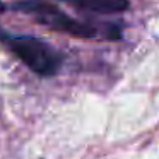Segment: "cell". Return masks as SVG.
I'll list each match as a JSON object with an SVG mask.
<instances>
[{
    "instance_id": "2",
    "label": "cell",
    "mask_w": 159,
    "mask_h": 159,
    "mask_svg": "<svg viewBox=\"0 0 159 159\" xmlns=\"http://www.w3.org/2000/svg\"><path fill=\"white\" fill-rule=\"evenodd\" d=\"M0 43L17 57L29 70L41 77H52L62 69L63 57L52 45L34 36L11 34L0 26Z\"/></svg>"
},
{
    "instance_id": "4",
    "label": "cell",
    "mask_w": 159,
    "mask_h": 159,
    "mask_svg": "<svg viewBox=\"0 0 159 159\" xmlns=\"http://www.w3.org/2000/svg\"><path fill=\"white\" fill-rule=\"evenodd\" d=\"M2 9H4V7H2V4H0V11H2Z\"/></svg>"
},
{
    "instance_id": "3",
    "label": "cell",
    "mask_w": 159,
    "mask_h": 159,
    "mask_svg": "<svg viewBox=\"0 0 159 159\" xmlns=\"http://www.w3.org/2000/svg\"><path fill=\"white\" fill-rule=\"evenodd\" d=\"M67 4L87 11L91 14H101V16H113L125 12L128 9V0H63Z\"/></svg>"
},
{
    "instance_id": "1",
    "label": "cell",
    "mask_w": 159,
    "mask_h": 159,
    "mask_svg": "<svg viewBox=\"0 0 159 159\" xmlns=\"http://www.w3.org/2000/svg\"><path fill=\"white\" fill-rule=\"evenodd\" d=\"M7 9L29 16L38 24H41L43 28L50 29V31L65 33V34L75 36V38L108 39V41H115V39L121 38V29L118 24L79 21L46 0H19V2L11 4Z\"/></svg>"
}]
</instances>
